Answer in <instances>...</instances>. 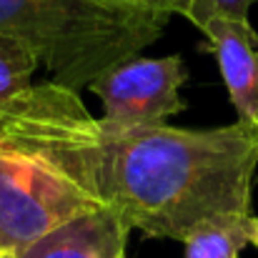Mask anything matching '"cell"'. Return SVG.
Listing matches in <instances>:
<instances>
[{"label":"cell","instance_id":"obj_11","mask_svg":"<svg viewBox=\"0 0 258 258\" xmlns=\"http://www.w3.org/2000/svg\"><path fill=\"white\" fill-rule=\"evenodd\" d=\"M251 246L258 248V218L256 216H253V221H251Z\"/></svg>","mask_w":258,"mask_h":258},{"label":"cell","instance_id":"obj_2","mask_svg":"<svg viewBox=\"0 0 258 258\" xmlns=\"http://www.w3.org/2000/svg\"><path fill=\"white\" fill-rule=\"evenodd\" d=\"M171 13L113 0H0V35L35 50L53 83L88 88L158 40Z\"/></svg>","mask_w":258,"mask_h":258},{"label":"cell","instance_id":"obj_3","mask_svg":"<svg viewBox=\"0 0 258 258\" xmlns=\"http://www.w3.org/2000/svg\"><path fill=\"white\" fill-rule=\"evenodd\" d=\"M98 203L45 163L0 143V258L43 238Z\"/></svg>","mask_w":258,"mask_h":258},{"label":"cell","instance_id":"obj_5","mask_svg":"<svg viewBox=\"0 0 258 258\" xmlns=\"http://www.w3.org/2000/svg\"><path fill=\"white\" fill-rule=\"evenodd\" d=\"M198 30L206 40L201 50L216 58L238 120L258 131V33L233 18H211Z\"/></svg>","mask_w":258,"mask_h":258},{"label":"cell","instance_id":"obj_7","mask_svg":"<svg viewBox=\"0 0 258 258\" xmlns=\"http://www.w3.org/2000/svg\"><path fill=\"white\" fill-rule=\"evenodd\" d=\"M253 213H221L201 221L185 238V258H238L251 243Z\"/></svg>","mask_w":258,"mask_h":258},{"label":"cell","instance_id":"obj_1","mask_svg":"<svg viewBox=\"0 0 258 258\" xmlns=\"http://www.w3.org/2000/svg\"><path fill=\"white\" fill-rule=\"evenodd\" d=\"M0 143L60 173L148 238L183 243L206 218L251 213L258 131L241 120L203 131L108 128L78 90L50 81L0 108Z\"/></svg>","mask_w":258,"mask_h":258},{"label":"cell","instance_id":"obj_8","mask_svg":"<svg viewBox=\"0 0 258 258\" xmlns=\"http://www.w3.org/2000/svg\"><path fill=\"white\" fill-rule=\"evenodd\" d=\"M38 68L40 58L33 48L10 35H0V108L33 88V76Z\"/></svg>","mask_w":258,"mask_h":258},{"label":"cell","instance_id":"obj_10","mask_svg":"<svg viewBox=\"0 0 258 258\" xmlns=\"http://www.w3.org/2000/svg\"><path fill=\"white\" fill-rule=\"evenodd\" d=\"M120 5H133V8H146V10H161V13H180L185 0H113Z\"/></svg>","mask_w":258,"mask_h":258},{"label":"cell","instance_id":"obj_4","mask_svg":"<svg viewBox=\"0 0 258 258\" xmlns=\"http://www.w3.org/2000/svg\"><path fill=\"white\" fill-rule=\"evenodd\" d=\"M188 81L183 55L131 58L103 76L88 90L103 103L100 123L108 128L163 125L168 118L185 110L180 88Z\"/></svg>","mask_w":258,"mask_h":258},{"label":"cell","instance_id":"obj_12","mask_svg":"<svg viewBox=\"0 0 258 258\" xmlns=\"http://www.w3.org/2000/svg\"><path fill=\"white\" fill-rule=\"evenodd\" d=\"M123 258H125V256H123Z\"/></svg>","mask_w":258,"mask_h":258},{"label":"cell","instance_id":"obj_6","mask_svg":"<svg viewBox=\"0 0 258 258\" xmlns=\"http://www.w3.org/2000/svg\"><path fill=\"white\" fill-rule=\"evenodd\" d=\"M128 231L115 211L98 206L53 228L13 258H123Z\"/></svg>","mask_w":258,"mask_h":258},{"label":"cell","instance_id":"obj_9","mask_svg":"<svg viewBox=\"0 0 258 258\" xmlns=\"http://www.w3.org/2000/svg\"><path fill=\"white\" fill-rule=\"evenodd\" d=\"M258 0H185L180 13L188 18L196 28L208 23L211 18H233V20H248V10Z\"/></svg>","mask_w":258,"mask_h":258}]
</instances>
